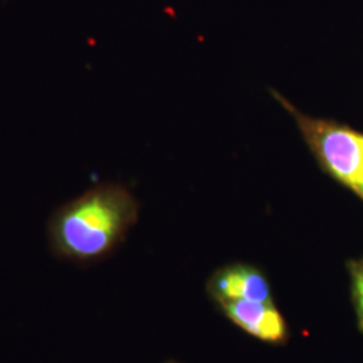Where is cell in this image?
<instances>
[{
	"instance_id": "277c9868",
	"label": "cell",
	"mask_w": 363,
	"mask_h": 363,
	"mask_svg": "<svg viewBox=\"0 0 363 363\" xmlns=\"http://www.w3.org/2000/svg\"><path fill=\"white\" fill-rule=\"evenodd\" d=\"M208 288L220 303L233 300L272 301L265 276L250 265L235 264L222 268L213 276Z\"/></svg>"
},
{
	"instance_id": "6da1fadb",
	"label": "cell",
	"mask_w": 363,
	"mask_h": 363,
	"mask_svg": "<svg viewBox=\"0 0 363 363\" xmlns=\"http://www.w3.org/2000/svg\"><path fill=\"white\" fill-rule=\"evenodd\" d=\"M138 213V202L127 187L97 184L52 213L48 225L52 253L76 262L103 259L124 240Z\"/></svg>"
},
{
	"instance_id": "5b68a950",
	"label": "cell",
	"mask_w": 363,
	"mask_h": 363,
	"mask_svg": "<svg viewBox=\"0 0 363 363\" xmlns=\"http://www.w3.org/2000/svg\"><path fill=\"white\" fill-rule=\"evenodd\" d=\"M349 271L351 276L352 295L355 301V310L358 315L359 327L363 331V257L350 262Z\"/></svg>"
},
{
	"instance_id": "3957f363",
	"label": "cell",
	"mask_w": 363,
	"mask_h": 363,
	"mask_svg": "<svg viewBox=\"0 0 363 363\" xmlns=\"http://www.w3.org/2000/svg\"><path fill=\"white\" fill-rule=\"evenodd\" d=\"M220 306L234 323L247 334L271 343L286 340V322L272 301L233 300L222 301Z\"/></svg>"
},
{
	"instance_id": "7a4b0ae2",
	"label": "cell",
	"mask_w": 363,
	"mask_h": 363,
	"mask_svg": "<svg viewBox=\"0 0 363 363\" xmlns=\"http://www.w3.org/2000/svg\"><path fill=\"white\" fill-rule=\"evenodd\" d=\"M272 94L295 120L320 167L363 201V133L331 120L307 116L280 93Z\"/></svg>"
}]
</instances>
